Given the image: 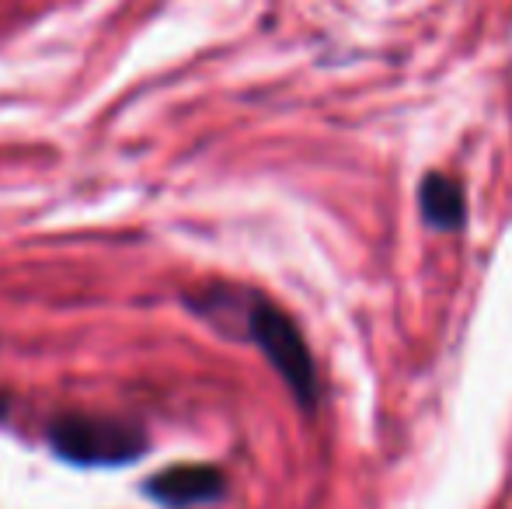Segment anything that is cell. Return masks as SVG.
<instances>
[{
  "label": "cell",
  "mask_w": 512,
  "mask_h": 509,
  "mask_svg": "<svg viewBox=\"0 0 512 509\" xmlns=\"http://www.w3.org/2000/svg\"><path fill=\"white\" fill-rule=\"evenodd\" d=\"M185 307H192L199 318H206L220 332L251 339L262 349L265 360L272 363V370L283 377V384L290 387L297 405L304 412L317 405L314 356L307 349L304 332L283 307H276L272 300L258 297L251 290H241V286H209L196 297H185Z\"/></svg>",
  "instance_id": "6da1fadb"
},
{
  "label": "cell",
  "mask_w": 512,
  "mask_h": 509,
  "mask_svg": "<svg viewBox=\"0 0 512 509\" xmlns=\"http://www.w3.org/2000/svg\"><path fill=\"white\" fill-rule=\"evenodd\" d=\"M49 447L77 468H122L147 454V433L115 415L63 412L49 422Z\"/></svg>",
  "instance_id": "7a4b0ae2"
},
{
  "label": "cell",
  "mask_w": 512,
  "mask_h": 509,
  "mask_svg": "<svg viewBox=\"0 0 512 509\" xmlns=\"http://www.w3.org/2000/svg\"><path fill=\"white\" fill-rule=\"evenodd\" d=\"M143 496L164 509L213 506L227 496V478L216 464H171L143 482Z\"/></svg>",
  "instance_id": "3957f363"
},
{
  "label": "cell",
  "mask_w": 512,
  "mask_h": 509,
  "mask_svg": "<svg viewBox=\"0 0 512 509\" xmlns=\"http://www.w3.org/2000/svg\"><path fill=\"white\" fill-rule=\"evenodd\" d=\"M418 210L432 231H457L467 220L464 185L446 171H429L418 185Z\"/></svg>",
  "instance_id": "277c9868"
},
{
  "label": "cell",
  "mask_w": 512,
  "mask_h": 509,
  "mask_svg": "<svg viewBox=\"0 0 512 509\" xmlns=\"http://www.w3.org/2000/svg\"><path fill=\"white\" fill-rule=\"evenodd\" d=\"M4 412H7V398L0 394V419H4Z\"/></svg>",
  "instance_id": "5b68a950"
}]
</instances>
